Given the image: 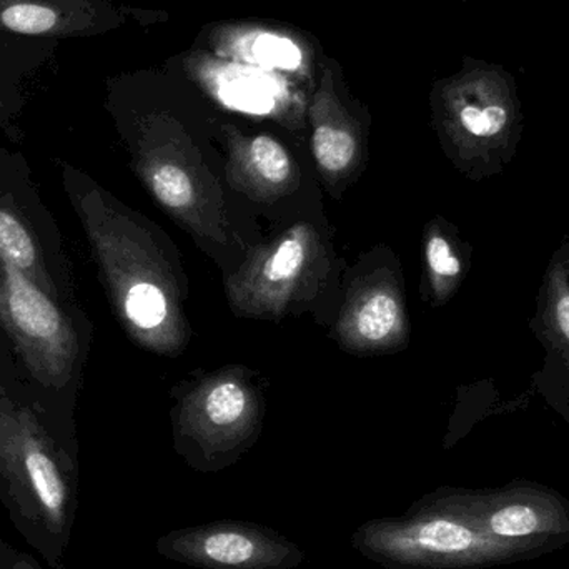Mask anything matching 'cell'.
<instances>
[{
	"mask_svg": "<svg viewBox=\"0 0 569 569\" xmlns=\"http://www.w3.org/2000/svg\"><path fill=\"white\" fill-rule=\"evenodd\" d=\"M79 495L77 431L0 387V505L17 535L49 568L69 569Z\"/></svg>",
	"mask_w": 569,
	"mask_h": 569,
	"instance_id": "obj_1",
	"label": "cell"
},
{
	"mask_svg": "<svg viewBox=\"0 0 569 569\" xmlns=\"http://www.w3.org/2000/svg\"><path fill=\"white\" fill-rule=\"evenodd\" d=\"M305 260V247L298 239H287L267 263L266 277L270 282H284L300 272Z\"/></svg>",
	"mask_w": 569,
	"mask_h": 569,
	"instance_id": "obj_16",
	"label": "cell"
},
{
	"mask_svg": "<svg viewBox=\"0 0 569 569\" xmlns=\"http://www.w3.org/2000/svg\"><path fill=\"white\" fill-rule=\"evenodd\" d=\"M0 328L6 333L30 400L60 427L77 431L90 323L82 308L50 297L0 257Z\"/></svg>",
	"mask_w": 569,
	"mask_h": 569,
	"instance_id": "obj_2",
	"label": "cell"
},
{
	"mask_svg": "<svg viewBox=\"0 0 569 569\" xmlns=\"http://www.w3.org/2000/svg\"><path fill=\"white\" fill-rule=\"evenodd\" d=\"M461 491L478 527L511 563L569 545V500L547 485L513 480L488 490Z\"/></svg>",
	"mask_w": 569,
	"mask_h": 569,
	"instance_id": "obj_6",
	"label": "cell"
},
{
	"mask_svg": "<svg viewBox=\"0 0 569 569\" xmlns=\"http://www.w3.org/2000/svg\"><path fill=\"white\" fill-rule=\"evenodd\" d=\"M400 320V307L397 300L387 293L371 295L358 308L355 328L367 340H383L393 331Z\"/></svg>",
	"mask_w": 569,
	"mask_h": 569,
	"instance_id": "obj_13",
	"label": "cell"
},
{
	"mask_svg": "<svg viewBox=\"0 0 569 569\" xmlns=\"http://www.w3.org/2000/svg\"><path fill=\"white\" fill-rule=\"evenodd\" d=\"M563 260H565V267H567V272L569 276V240L568 242H565L563 246Z\"/></svg>",
	"mask_w": 569,
	"mask_h": 569,
	"instance_id": "obj_20",
	"label": "cell"
},
{
	"mask_svg": "<svg viewBox=\"0 0 569 569\" xmlns=\"http://www.w3.org/2000/svg\"><path fill=\"white\" fill-rule=\"evenodd\" d=\"M167 20L166 10L113 0H0V33L27 39H90L132 22L149 27Z\"/></svg>",
	"mask_w": 569,
	"mask_h": 569,
	"instance_id": "obj_8",
	"label": "cell"
},
{
	"mask_svg": "<svg viewBox=\"0 0 569 569\" xmlns=\"http://www.w3.org/2000/svg\"><path fill=\"white\" fill-rule=\"evenodd\" d=\"M431 109L451 156L475 180L500 176L517 157L523 102L507 67L465 56L457 72L433 83Z\"/></svg>",
	"mask_w": 569,
	"mask_h": 569,
	"instance_id": "obj_3",
	"label": "cell"
},
{
	"mask_svg": "<svg viewBox=\"0 0 569 569\" xmlns=\"http://www.w3.org/2000/svg\"><path fill=\"white\" fill-rule=\"evenodd\" d=\"M543 397L551 405L555 411L567 421L569 427V400L565 395L555 393V391H543Z\"/></svg>",
	"mask_w": 569,
	"mask_h": 569,
	"instance_id": "obj_19",
	"label": "cell"
},
{
	"mask_svg": "<svg viewBox=\"0 0 569 569\" xmlns=\"http://www.w3.org/2000/svg\"><path fill=\"white\" fill-rule=\"evenodd\" d=\"M149 183L163 206L180 209L192 202L193 189L189 176L172 163L149 167Z\"/></svg>",
	"mask_w": 569,
	"mask_h": 569,
	"instance_id": "obj_14",
	"label": "cell"
},
{
	"mask_svg": "<svg viewBox=\"0 0 569 569\" xmlns=\"http://www.w3.org/2000/svg\"><path fill=\"white\" fill-rule=\"evenodd\" d=\"M0 387L30 400L16 355L2 328H0Z\"/></svg>",
	"mask_w": 569,
	"mask_h": 569,
	"instance_id": "obj_17",
	"label": "cell"
},
{
	"mask_svg": "<svg viewBox=\"0 0 569 569\" xmlns=\"http://www.w3.org/2000/svg\"><path fill=\"white\" fill-rule=\"evenodd\" d=\"M250 162L257 172L273 183H282L290 173V157L287 149L270 136H257L247 146Z\"/></svg>",
	"mask_w": 569,
	"mask_h": 569,
	"instance_id": "obj_15",
	"label": "cell"
},
{
	"mask_svg": "<svg viewBox=\"0 0 569 569\" xmlns=\"http://www.w3.org/2000/svg\"><path fill=\"white\" fill-rule=\"evenodd\" d=\"M0 569H46L33 555L10 545L0 535Z\"/></svg>",
	"mask_w": 569,
	"mask_h": 569,
	"instance_id": "obj_18",
	"label": "cell"
},
{
	"mask_svg": "<svg viewBox=\"0 0 569 569\" xmlns=\"http://www.w3.org/2000/svg\"><path fill=\"white\" fill-rule=\"evenodd\" d=\"M458 2H473V0H458Z\"/></svg>",
	"mask_w": 569,
	"mask_h": 569,
	"instance_id": "obj_21",
	"label": "cell"
},
{
	"mask_svg": "<svg viewBox=\"0 0 569 569\" xmlns=\"http://www.w3.org/2000/svg\"><path fill=\"white\" fill-rule=\"evenodd\" d=\"M57 46V40L0 33V130L9 136L26 109L23 82L52 59Z\"/></svg>",
	"mask_w": 569,
	"mask_h": 569,
	"instance_id": "obj_10",
	"label": "cell"
},
{
	"mask_svg": "<svg viewBox=\"0 0 569 569\" xmlns=\"http://www.w3.org/2000/svg\"><path fill=\"white\" fill-rule=\"evenodd\" d=\"M156 550L166 560L197 569H293L307 558L273 528L243 520L179 528L160 537Z\"/></svg>",
	"mask_w": 569,
	"mask_h": 569,
	"instance_id": "obj_7",
	"label": "cell"
},
{
	"mask_svg": "<svg viewBox=\"0 0 569 569\" xmlns=\"http://www.w3.org/2000/svg\"><path fill=\"white\" fill-rule=\"evenodd\" d=\"M123 317L139 330H153L167 318V298L162 288L152 282L130 284L119 293Z\"/></svg>",
	"mask_w": 569,
	"mask_h": 569,
	"instance_id": "obj_12",
	"label": "cell"
},
{
	"mask_svg": "<svg viewBox=\"0 0 569 569\" xmlns=\"http://www.w3.org/2000/svg\"><path fill=\"white\" fill-rule=\"evenodd\" d=\"M531 330L545 348V367L537 375L541 393L555 391L569 400V276L563 247L551 257L541 280Z\"/></svg>",
	"mask_w": 569,
	"mask_h": 569,
	"instance_id": "obj_9",
	"label": "cell"
},
{
	"mask_svg": "<svg viewBox=\"0 0 569 569\" xmlns=\"http://www.w3.org/2000/svg\"><path fill=\"white\" fill-rule=\"evenodd\" d=\"M427 266L438 297H450L467 273L468 257L447 230H431L427 240Z\"/></svg>",
	"mask_w": 569,
	"mask_h": 569,
	"instance_id": "obj_11",
	"label": "cell"
},
{
	"mask_svg": "<svg viewBox=\"0 0 569 569\" xmlns=\"http://www.w3.org/2000/svg\"><path fill=\"white\" fill-rule=\"evenodd\" d=\"M0 257L43 291L80 307L59 223L43 202L26 157L0 146Z\"/></svg>",
	"mask_w": 569,
	"mask_h": 569,
	"instance_id": "obj_5",
	"label": "cell"
},
{
	"mask_svg": "<svg viewBox=\"0 0 569 569\" xmlns=\"http://www.w3.org/2000/svg\"><path fill=\"white\" fill-rule=\"evenodd\" d=\"M361 557L388 569H480L510 565L468 511L461 488H438L398 518H373L351 535Z\"/></svg>",
	"mask_w": 569,
	"mask_h": 569,
	"instance_id": "obj_4",
	"label": "cell"
}]
</instances>
